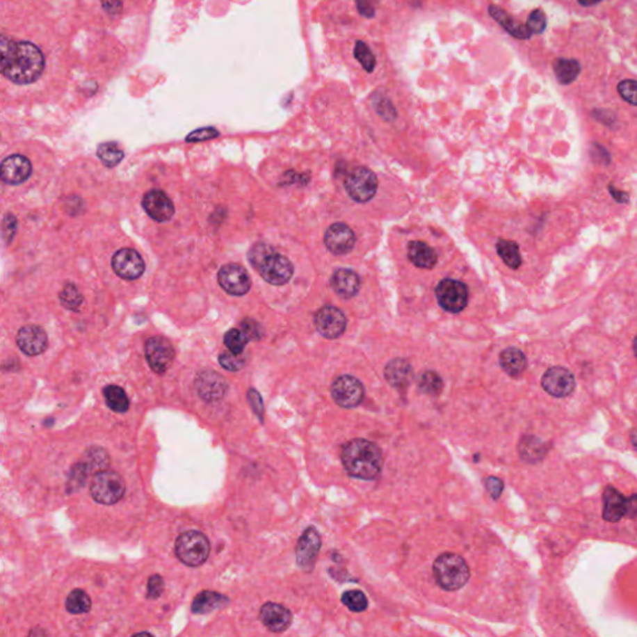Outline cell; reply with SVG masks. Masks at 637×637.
Returning a JSON list of instances; mask_svg holds the SVG:
<instances>
[{"mask_svg": "<svg viewBox=\"0 0 637 637\" xmlns=\"http://www.w3.org/2000/svg\"><path fill=\"white\" fill-rule=\"evenodd\" d=\"M59 299L66 309L72 310V312H80V309L83 307V296L79 291L75 284H66L65 288L59 294Z\"/></svg>", "mask_w": 637, "mask_h": 637, "instance_id": "obj_35", "label": "cell"}, {"mask_svg": "<svg viewBox=\"0 0 637 637\" xmlns=\"http://www.w3.org/2000/svg\"><path fill=\"white\" fill-rule=\"evenodd\" d=\"M102 6L106 9V12L111 13V14L121 12V8H122L118 0H104Z\"/></svg>", "mask_w": 637, "mask_h": 637, "instance_id": "obj_55", "label": "cell"}, {"mask_svg": "<svg viewBox=\"0 0 637 637\" xmlns=\"http://www.w3.org/2000/svg\"><path fill=\"white\" fill-rule=\"evenodd\" d=\"M378 0H356V8L362 17L372 19L376 15Z\"/></svg>", "mask_w": 637, "mask_h": 637, "instance_id": "obj_49", "label": "cell"}, {"mask_svg": "<svg viewBox=\"0 0 637 637\" xmlns=\"http://www.w3.org/2000/svg\"><path fill=\"white\" fill-rule=\"evenodd\" d=\"M324 241L325 245L331 253L344 255L350 253L354 248V232L344 223H335L326 230Z\"/></svg>", "mask_w": 637, "mask_h": 637, "instance_id": "obj_20", "label": "cell"}, {"mask_svg": "<svg viewBox=\"0 0 637 637\" xmlns=\"http://www.w3.org/2000/svg\"><path fill=\"white\" fill-rule=\"evenodd\" d=\"M419 387L426 395H440L443 389L442 378L437 372H424L419 380Z\"/></svg>", "mask_w": 637, "mask_h": 637, "instance_id": "obj_36", "label": "cell"}, {"mask_svg": "<svg viewBox=\"0 0 637 637\" xmlns=\"http://www.w3.org/2000/svg\"><path fill=\"white\" fill-rule=\"evenodd\" d=\"M219 364L220 366L228 370V371H239L242 370L243 367L247 364V355L244 354H234L232 351H227V353H223V354L219 356Z\"/></svg>", "mask_w": 637, "mask_h": 637, "instance_id": "obj_40", "label": "cell"}, {"mask_svg": "<svg viewBox=\"0 0 637 637\" xmlns=\"http://www.w3.org/2000/svg\"><path fill=\"white\" fill-rule=\"evenodd\" d=\"M629 518H637V494L629 497L626 499V513Z\"/></svg>", "mask_w": 637, "mask_h": 637, "instance_id": "obj_53", "label": "cell"}, {"mask_svg": "<svg viewBox=\"0 0 637 637\" xmlns=\"http://www.w3.org/2000/svg\"><path fill=\"white\" fill-rule=\"evenodd\" d=\"M485 488H487L488 493H490L493 499H498L501 497L503 488H504V483L499 478L488 477L485 481Z\"/></svg>", "mask_w": 637, "mask_h": 637, "instance_id": "obj_50", "label": "cell"}, {"mask_svg": "<svg viewBox=\"0 0 637 637\" xmlns=\"http://www.w3.org/2000/svg\"><path fill=\"white\" fill-rule=\"evenodd\" d=\"M519 455L528 462H538L543 458L547 449L535 437H524L519 443Z\"/></svg>", "mask_w": 637, "mask_h": 637, "instance_id": "obj_32", "label": "cell"}, {"mask_svg": "<svg viewBox=\"0 0 637 637\" xmlns=\"http://www.w3.org/2000/svg\"><path fill=\"white\" fill-rule=\"evenodd\" d=\"M342 465L348 476L373 481L384 467V455L376 443L364 438H355L346 443L341 451Z\"/></svg>", "mask_w": 637, "mask_h": 637, "instance_id": "obj_2", "label": "cell"}, {"mask_svg": "<svg viewBox=\"0 0 637 637\" xmlns=\"http://www.w3.org/2000/svg\"><path fill=\"white\" fill-rule=\"evenodd\" d=\"M501 369L512 378H519L526 369L525 355L519 348H506L499 356Z\"/></svg>", "mask_w": 637, "mask_h": 637, "instance_id": "obj_27", "label": "cell"}, {"mask_svg": "<svg viewBox=\"0 0 637 637\" xmlns=\"http://www.w3.org/2000/svg\"><path fill=\"white\" fill-rule=\"evenodd\" d=\"M45 69V58L39 47L30 42L1 39V75L17 85L35 83Z\"/></svg>", "mask_w": 637, "mask_h": 637, "instance_id": "obj_1", "label": "cell"}, {"mask_svg": "<svg viewBox=\"0 0 637 637\" xmlns=\"http://www.w3.org/2000/svg\"><path fill=\"white\" fill-rule=\"evenodd\" d=\"M175 549L178 559L184 565L201 567L209 556L211 544L208 538L201 531H184L177 538Z\"/></svg>", "mask_w": 637, "mask_h": 637, "instance_id": "obj_5", "label": "cell"}, {"mask_svg": "<svg viewBox=\"0 0 637 637\" xmlns=\"http://www.w3.org/2000/svg\"><path fill=\"white\" fill-rule=\"evenodd\" d=\"M248 341V337L241 329H232L225 335V346L234 354H243Z\"/></svg>", "mask_w": 637, "mask_h": 637, "instance_id": "obj_39", "label": "cell"}, {"mask_svg": "<svg viewBox=\"0 0 637 637\" xmlns=\"http://www.w3.org/2000/svg\"><path fill=\"white\" fill-rule=\"evenodd\" d=\"M91 608V599L85 591L76 589L71 591L66 599V610L70 614L80 615L89 613Z\"/></svg>", "mask_w": 637, "mask_h": 637, "instance_id": "obj_33", "label": "cell"}, {"mask_svg": "<svg viewBox=\"0 0 637 637\" xmlns=\"http://www.w3.org/2000/svg\"><path fill=\"white\" fill-rule=\"evenodd\" d=\"M331 284L337 296H341L344 299H350L356 296L361 287L360 277L351 269L337 271L332 277Z\"/></svg>", "mask_w": 637, "mask_h": 637, "instance_id": "obj_24", "label": "cell"}, {"mask_svg": "<svg viewBox=\"0 0 637 637\" xmlns=\"http://www.w3.org/2000/svg\"><path fill=\"white\" fill-rule=\"evenodd\" d=\"M15 229H17V218L13 216L12 213H8L3 219V239L6 244L12 242L13 236L15 234Z\"/></svg>", "mask_w": 637, "mask_h": 637, "instance_id": "obj_48", "label": "cell"}, {"mask_svg": "<svg viewBox=\"0 0 637 637\" xmlns=\"http://www.w3.org/2000/svg\"><path fill=\"white\" fill-rule=\"evenodd\" d=\"M97 156L106 167H115L124 159V151L116 142H105L97 148Z\"/></svg>", "mask_w": 637, "mask_h": 637, "instance_id": "obj_34", "label": "cell"}, {"mask_svg": "<svg viewBox=\"0 0 637 637\" xmlns=\"http://www.w3.org/2000/svg\"><path fill=\"white\" fill-rule=\"evenodd\" d=\"M165 590V581L161 575H152L148 579L147 583V597L156 600L162 592Z\"/></svg>", "mask_w": 637, "mask_h": 637, "instance_id": "obj_45", "label": "cell"}, {"mask_svg": "<svg viewBox=\"0 0 637 637\" xmlns=\"http://www.w3.org/2000/svg\"><path fill=\"white\" fill-rule=\"evenodd\" d=\"M631 441H632V443H634V446H635V447H636V449H637V430H635V431L632 432Z\"/></svg>", "mask_w": 637, "mask_h": 637, "instance_id": "obj_57", "label": "cell"}, {"mask_svg": "<svg viewBox=\"0 0 637 637\" xmlns=\"http://www.w3.org/2000/svg\"><path fill=\"white\" fill-rule=\"evenodd\" d=\"M602 501H604L602 517L606 522L616 523L625 515L626 498L620 493L619 490H615L614 487H608L605 490Z\"/></svg>", "mask_w": 637, "mask_h": 637, "instance_id": "obj_23", "label": "cell"}, {"mask_svg": "<svg viewBox=\"0 0 637 637\" xmlns=\"http://www.w3.org/2000/svg\"><path fill=\"white\" fill-rule=\"evenodd\" d=\"M229 604V599L216 591L204 590L195 596L192 602V611L195 614H208L214 610L223 608Z\"/></svg>", "mask_w": 637, "mask_h": 637, "instance_id": "obj_26", "label": "cell"}, {"mask_svg": "<svg viewBox=\"0 0 637 637\" xmlns=\"http://www.w3.org/2000/svg\"><path fill=\"white\" fill-rule=\"evenodd\" d=\"M608 191H610L611 195L614 197L615 201H618L619 203H627L629 200H630L629 193H626V192H624V191H620V189L615 188L613 184H610V186H608Z\"/></svg>", "mask_w": 637, "mask_h": 637, "instance_id": "obj_54", "label": "cell"}, {"mask_svg": "<svg viewBox=\"0 0 637 637\" xmlns=\"http://www.w3.org/2000/svg\"><path fill=\"white\" fill-rule=\"evenodd\" d=\"M314 323L318 332L326 339H337L346 329V318L340 309L324 307L315 314Z\"/></svg>", "mask_w": 637, "mask_h": 637, "instance_id": "obj_15", "label": "cell"}, {"mask_svg": "<svg viewBox=\"0 0 637 637\" xmlns=\"http://www.w3.org/2000/svg\"><path fill=\"white\" fill-rule=\"evenodd\" d=\"M113 272L124 280H136L145 273L146 266L141 255L135 249L124 248L113 254Z\"/></svg>", "mask_w": 637, "mask_h": 637, "instance_id": "obj_13", "label": "cell"}, {"mask_svg": "<svg viewBox=\"0 0 637 637\" xmlns=\"http://www.w3.org/2000/svg\"><path fill=\"white\" fill-rule=\"evenodd\" d=\"M33 171L31 162L22 154H12L1 163V179L9 184H20L30 177Z\"/></svg>", "mask_w": 637, "mask_h": 637, "instance_id": "obj_21", "label": "cell"}, {"mask_svg": "<svg viewBox=\"0 0 637 637\" xmlns=\"http://www.w3.org/2000/svg\"><path fill=\"white\" fill-rule=\"evenodd\" d=\"M145 354L150 367L156 373L162 375L171 367L175 359V348L166 337H150L145 346Z\"/></svg>", "mask_w": 637, "mask_h": 637, "instance_id": "obj_10", "label": "cell"}, {"mask_svg": "<svg viewBox=\"0 0 637 637\" xmlns=\"http://www.w3.org/2000/svg\"><path fill=\"white\" fill-rule=\"evenodd\" d=\"M321 549V537L314 526L304 531L296 543V564L304 572H312Z\"/></svg>", "mask_w": 637, "mask_h": 637, "instance_id": "obj_11", "label": "cell"}, {"mask_svg": "<svg viewBox=\"0 0 637 637\" xmlns=\"http://www.w3.org/2000/svg\"><path fill=\"white\" fill-rule=\"evenodd\" d=\"M412 366L403 359H395L389 361L385 367V378L391 386L396 389L408 387L412 380Z\"/></svg>", "mask_w": 637, "mask_h": 637, "instance_id": "obj_25", "label": "cell"}, {"mask_svg": "<svg viewBox=\"0 0 637 637\" xmlns=\"http://www.w3.org/2000/svg\"><path fill=\"white\" fill-rule=\"evenodd\" d=\"M126 483L124 478L113 471H101L95 474L90 485V493L95 501L105 506L116 504L124 497Z\"/></svg>", "mask_w": 637, "mask_h": 637, "instance_id": "obj_6", "label": "cell"}, {"mask_svg": "<svg viewBox=\"0 0 637 637\" xmlns=\"http://www.w3.org/2000/svg\"><path fill=\"white\" fill-rule=\"evenodd\" d=\"M219 136L218 131L216 130L214 127H203V129H200V130H195L189 134L188 136L186 137V141L187 142H202V141H208V140H212V138H216V137Z\"/></svg>", "mask_w": 637, "mask_h": 637, "instance_id": "obj_46", "label": "cell"}, {"mask_svg": "<svg viewBox=\"0 0 637 637\" xmlns=\"http://www.w3.org/2000/svg\"><path fill=\"white\" fill-rule=\"evenodd\" d=\"M341 602L353 613H362L367 608L369 602L365 594L360 590L345 591L341 596Z\"/></svg>", "mask_w": 637, "mask_h": 637, "instance_id": "obj_37", "label": "cell"}, {"mask_svg": "<svg viewBox=\"0 0 637 637\" xmlns=\"http://www.w3.org/2000/svg\"><path fill=\"white\" fill-rule=\"evenodd\" d=\"M433 575L437 584L443 590L455 591L468 583L471 572L467 561L460 555L444 553L433 563Z\"/></svg>", "mask_w": 637, "mask_h": 637, "instance_id": "obj_4", "label": "cell"}, {"mask_svg": "<svg viewBox=\"0 0 637 637\" xmlns=\"http://www.w3.org/2000/svg\"><path fill=\"white\" fill-rule=\"evenodd\" d=\"M248 402L250 403L252 408H253L254 412L257 413V416L260 417V419H263L264 406H263V401H261V397H260L259 392L255 391L254 389H249Z\"/></svg>", "mask_w": 637, "mask_h": 637, "instance_id": "obj_51", "label": "cell"}, {"mask_svg": "<svg viewBox=\"0 0 637 637\" xmlns=\"http://www.w3.org/2000/svg\"><path fill=\"white\" fill-rule=\"evenodd\" d=\"M634 351H635V355H636L637 357V337H635V340H634Z\"/></svg>", "mask_w": 637, "mask_h": 637, "instance_id": "obj_58", "label": "cell"}, {"mask_svg": "<svg viewBox=\"0 0 637 637\" xmlns=\"http://www.w3.org/2000/svg\"><path fill=\"white\" fill-rule=\"evenodd\" d=\"M497 252L499 254L503 261L512 269H518L522 264V255L519 247L513 241L501 239L497 243Z\"/></svg>", "mask_w": 637, "mask_h": 637, "instance_id": "obj_31", "label": "cell"}, {"mask_svg": "<svg viewBox=\"0 0 637 637\" xmlns=\"http://www.w3.org/2000/svg\"><path fill=\"white\" fill-rule=\"evenodd\" d=\"M241 330L248 337L249 341L250 340H259L260 337H261V334H263L260 325L257 321L252 320V318L243 320L242 324H241Z\"/></svg>", "mask_w": 637, "mask_h": 637, "instance_id": "obj_47", "label": "cell"}, {"mask_svg": "<svg viewBox=\"0 0 637 637\" xmlns=\"http://www.w3.org/2000/svg\"><path fill=\"white\" fill-rule=\"evenodd\" d=\"M218 283L228 294L234 296H245L252 287L248 272L239 264H227L218 273Z\"/></svg>", "mask_w": 637, "mask_h": 637, "instance_id": "obj_12", "label": "cell"}, {"mask_svg": "<svg viewBox=\"0 0 637 637\" xmlns=\"http://www.w3.org/2000/svg\"><path fill=\"white\" fill-rule=\"evenodd\" d=\"M90 469H102L104 467H106L108 465V457H107L106 452L104 449H99V447H94V449H89L88 451V458H86V462H85Z\"/></svg>", "mask_w": 637, "mask_h": 637, "instance_id": "obj_43", "label": "cell"}, {"mask_svg": "<svg viewBox=\"0 0 637 637\" xmlns=\"http://www.w3.org/2000/svg\"><path fill=\"white\" fill-rule=\"evenodd\" d=\"M437 300L449 313H460L468 301V288L458 280L446 279L437 285Z\"/></svg>", "mask_w": 637, "mask_h": 637, "instance_id": "obj_9", "label": "cell"}, {"mask_svg": "<svg viewBox=\"0 0 637 637\" xmlns=\"http://www.w3.org/2000/svg\"><path fill=\"white\" fill-rule=\"evenodd\" d=\"M378 181L376 175L365 167H359L346 177L345 187L348 195L356 202H369L378 191Z\"/></svg>", "mask_w": 637, "mask_h": 637, "instance_id": "obj_8", "label": "cell"}, {"mask_svg": "<svg viewBox=\"0 0 637 637\" xmlns=\"http://www.w3.org/2000/svg\"><path fill=\"white\" fill-rule=\"evenodd\" d=\"M591 156L594 157L595 161L597 162H602V163H610V156H608V152L605 150V148L602 147L600 145H594L592 148H591Z\"/></svg>", "mask_w": 637, "mask_h": 637, "instance_id": "obj_52", "label": "cell"}, {"mask_svg": "<svg viewBox=\"0 0 637 637\" xmlns=\"http://www.w3.org/2000/svg\"><path fill=\"white\" fill-rule=\"evenodd\" d=\"M581 66L578 60L559 58L554 61L555 76L561 85H569L578 79Z\"/></svg>", "mask_w": 637, "mask_h": 637, "instance_id": "obj_29", "label": "cell"}, {"mask_svg": "<svg viewBox=\"0 0 637 637\" xmlns=\"http://www.w3.org/2000/svg\"><path fill=\"white\" fill-rule=\"evenodd\" d=\"M248 259L263 279L273 285L287 284L293 277L294 268L290 260L264 243H258L252 247Z\"/></svg>", "mask_w": 637, "mask_h": 637, "instance_id": "obj_3", "label": "cell"}, {"mask_svg": "<svg viewBox=\"0 0 637 637\" xmlns=\"http://www.w3.org/2000/svg\"><path fill=\"white\" fill-rule=\"evenodd\" d=\"M525 25L528 26V29L531 30V34H542L547 28L545 13L542 9H534L529 14Z\"/></svg>", "mask_w": 637, "mask_h": 637, "instance_id": "obj_42", "label": "cell"}, {"mask_svg": "<svg viewBox=\"0 0 637 637\" xmlns=\"http://www.w3.org/2000/svg\"><path fill=\"white\" fill-rule=\"evenodd\" d=\"M542 386L549 395L554 397H567L575 389V378L572 371L565 367L555 366L549 369L542 378Z\"/></svg>", "mask_w": 637, "mask_h": 637, "instance_id": "obj_16", "label": "cell"}, {"mask_svg": "<svg viewBox=\"0 0 637 637\" xmlns=\"http://www.w3.org/2000/svg\"><path fill=\"white\" fill-rule=\"evenodd\" d=\"M488 12H490V17L494 19L503 29L506 30L507 33H509L514 38L520 39V40H526V39H529L533 35L526 25L517 22L513 17H510L501 6H490L488 8Z\"/></svg>", "mask_w": 637, "mask_h": 637, "instance_id": "obj_22", "label": "cell"}, {"mask_svg": "<svg viewBox=\"0 0 637 637\" xmlns=\"http://www.w3.org/2000/svg\"><path fill=\"white\" fill-rule=\"evenodd\" d=\"M259 616L263 625L266 626L269 631L275 634L288 630L293 621V615L290 613L289 608L275 602L264 604L260 608Z\"/></svg>", "mask_w": 637, "mask_h": 637, "instance_id": "obj_19", "label": "cell"}, {"mask_svg": "<svg viewBox=\"0 0 637 637\" xmlns=\"http://www.w3.org/2000/svg\"><path fill=\"white\" fill-rule=\"evenodd\" d=\"M331 396L337 406L355 408L361 405L364 400L365 389L360 380L350 375H344L337 378L331 385Z\"/></svg>", "mask_w": 637, "mask_h": 637, "instance_id": "obj_7", "label": "cell"}, {"mask_svg": "<svg viewBox=\"0 0 637 637\" xmlns=\"http://www.w3.org/2000/svg\"><path fill=\"white\" fill-rule=\"evenodd\" d=\"M195 386L198 396L206 402L219 401L228 391L225 378L212 370L200 372L195 378Z\"/></svg>", "mask_w": 637, "mask_h": 637, "instance_id": "obj_14", "label": "cell"}, {"mask_svg": "<svg viewBox=\"0 0 637 637\" xmlns=\"http://www.w3.org/2000/svg\"><path fill=\"white\" fill-rule=\"evenodd\" d=\"M408 258L413 264L424 269H431L437 263V254L433 249L424 242L410 243Z\"/></svg>", "mask_w": 637, "mask_h": 637, "instance_id": "obj_28", "label": "cell"}, {"mask_svg": "<svg viewBox=\"0 0 637 637\" xmlns=\"http://www.w3.org/2000/svg\"><path fill=\"white\" fill-rule=\"evenodd\" d=\"M372 105L375 106V110L378 111V115L386 118L387 121H391L396 118L395 107L385 95L380 94V92L373 95Z\"/></svg>", "mask_w": 637, "mask_h": 637, "instance_id": "obj_41", "label": "cell"}, {"mask_svg": "<svg viewBox=\"0 0 637 637\" xmlns=\"http://www.w3.org/2000/svg\"><path fill=\"white\" fill-rule=\"evenodd\" d=\"M578 1L580 3V4H581V6H595V4L600 3V1H602V0H578Z\"/></svg>", "mask_w": 637, "mask_h": 637, "instance_id": "obj_56", "label": "cell"}, {"mask_svg": "<svg viewBox=\"0 0 637 637\" xmlns=\"http://www.w3.org/2000/svg\"><path fill=\"white\" fill-rule=\"evenodd\" d=\"M17 344L24 354L28 356H38L47 350L49 340L47 332L42 328L38 325H26L19 330Z\"/></svg>", "mask_w": 637, "mask_h": 637, "instance_id": "obj_18", "label": "cell"}, {"mask_svg": "<svg viewBox=\"0 0 637 637\" xmlns=\"http://www.w3.org/2000/svg\"><path fill=\"white\" fill-rule=\"evenodd\" d=\"M618 91L626 102L637 106V81L622 80L618 83Z\"/></svg>", "mask_w": 637, "mask_h": 637, "instance_id": "obj_44", "label": "cell"}, {"mask_svg": "<svg viewBox=\"0 0 637 637\" xmlns=\"http://www.w3.org/2000/svg\"><path fill=\"white\" fill-rule=\"evenodd\" d=\"M355 59L360 63L361 66L365 69L367 72H372L375 70L376 66V58L371 51V49L367 47V44L361 40H357L355 44L354 49Z\"/></svg>", "mask_w": 637, "mask_h": 637, "instance_id": "obj_38", "label": "cell"}, {"mask_svg": "<svg viewBox=\"0 0 637 637\" xmlns=\"http://www.w3.org/2000/svg\"><path fill=\"white\" fill-rule=\"evenodd\" d=\"M105 401L108 408L115 412L124 413L130 408V400L124 389L116 385H110L104 389Z\"/></svg>", "mask_w": 637, "mask_h": 637, "instance_id": "obj_30", "label": "cell"}, {"mask_svg": "<svg viewBox=\"0 0 637 637\" xmlns=\"http://www.w3.org/2000/svg\"><path fill=\"white\" fill-rule=\"evenodd\" d=\"M142 206L148 216L159 223L170 220L175 214V206L170 197L159 189L147 192L142 200Z\"/></svg>", "mask_w": 637, "mask_h": 637, "instance_id": "obj_17", "label": "cell"}]
</instances>
